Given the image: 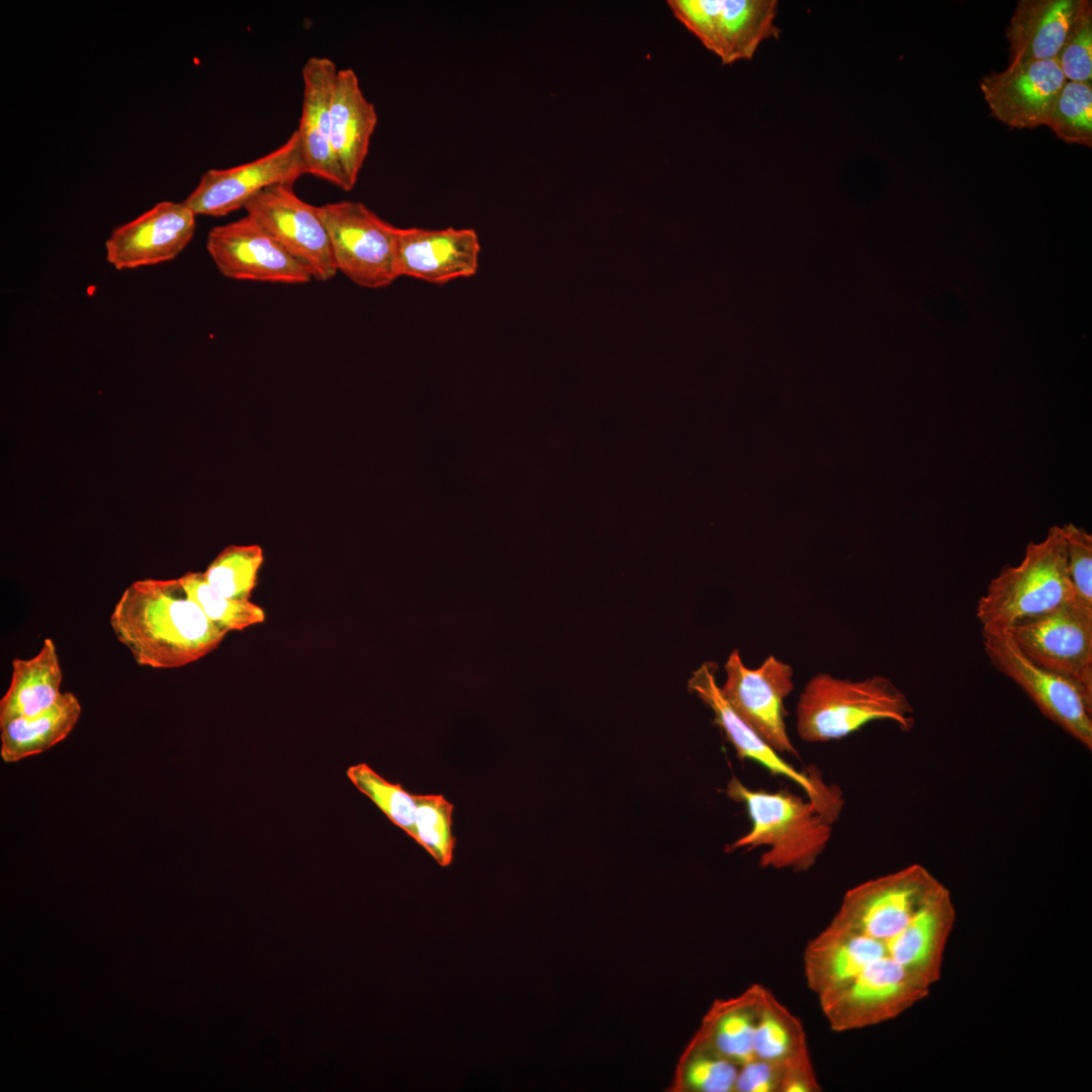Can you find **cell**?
Listing matches in <instances>:
<instances>
[{
	"instance_id": "1",
	"label": "cell",
	"mask_w": 1092,
	"mask_h": 1092,
	"mask_svg": "<svg viewBox=\"0 0 1092 1092\" xmlns=\"http://www.w3.org/2000/svg\"><path fill=\"white\" fill-rule=\"evenodd\" d=\"M956 918L949 890L918 863L849 889L803 956L830 1028L887 1022L925 999L941 978Z\"/></svg>"
},
{
	"instance_id": "2",
	"label": "cell",
	"mask_w": 1092,
	"mask_h": 1092,
	"mask_svg": "<svg viewBox=\"0 0 1092 1092\" xmlns=\"http://www.w3.org/2000/svg\"><path fill=\"white\" fill-rule=\"evenodd\" d=\"M109 624L136 664L152 668L192 663L226 635L189 598L179 578L133 581L115 604Z\"/></svg>"
},
{
	"instance_id": "3",
	"label": "cell",
	"mask_w": 1092,
	"mask_h": 1092,
	"mask_svg": "<svg viewBox=\"0 0 1092 1092\" xmlns=\"http://www.w3.org/2000/svg\"><path fill=\"white\" fill-rule=\"evenodd\" d=\"M726 794L745 806L751 822L748 832L727 851L765 847L760 868L805 872L826 849L833 822L808 798L786 790H752L736 778L728 783Z\"/></svg>"
},
{
	"instance_id": "4",
	"label": "cell",
	"mask_w": 1092,
	"mask_h": 1092,
	"mask_svg": "<svg viewBox=\"0 0 1092 1092\" xmlns=\"http://www.w3.org/2000/svg\"><path fill=\"white\" fill-rule=\"evenodd\" d=\"M796 719L799 737L819 743L847 737L874 721H890L902 731H910L915 710L886 676L851 680L819 672L800 694Z\"/></svg>"
},
{
	"instance_id": "5",
	"label": "cell",
	"mask_w": 1092,
	"mask_h": 1092,
	"mask_svg": "<svg viewBox=\"0 0 1092 1092\" xmlns=\"http://www.w3.org/2000/svg\"><path fill=\"white\" fill-rule=\"evenodd\" d=\"M1073 600L1065 537L1062 527L1055 525L1044 539L1027 544L1019 564L1004 566L989 582L976 616L983 630H1008Z\"/></svg>"
},
{
	"instance_id": "6",
	"label": "cell",
	"mask_w": 1092,
	"mask_h": 1092,
	"mask_svg": "<svg viewBox=\"0 0 1092 1092\" xmlns=\"http://www.w3.org/2000/svg\"><path fill=\"white\" fill-rule=\"evenodd\" d=\"M328 231L338 272L364 288H382L397 279L398 228L359 201L317 206Z\"/></svg>"
},
{
	"instance_id": "7",
	"label": "cell",
	"mask_w": 1092,
	"mask_h": 1092,
	"mask_svg": "<svg viewBox=\"0 0 1092 1092\" xmlns=\"http://www.w3.org/2000/svg\"><path fill=\"white\" fill-rule=\"evenodd\" d=\"M991 664L1015 682L1038 710L1088 750L1092 749V699L1071 680L1026 657L1006 630L982 629Z\"/></svg>"
},
{
	"instance_id": "8",
	"label": "cell",
	"mask_w": 1092,
	"mask_h": 1092,
	"mask_svg": "<svg viewBox=\"0 0 1092 1092\" xmlns=\"http://www.w3.org/2000/svg\"><path fill=\"white\" fill-rule=\"evenodd\" d=\"M1036 664L1075 685L1092 699V607L1073 600L1006 630Z\"/></svg>"
},
{
	"instance_id": "9",
	"label": "cell",
	"mask_w": 1092,
	"mask_h": 1092,
	"mask_svg": "<svg viewBox=\"0 0 1092 1092\" xmlns=\"http://www.w3.org/2000/svg\"><path fill=\"white\" fill-rule=\"evenodd\" d=\"M674 16L722 64L749 60L767 38L778 37L776 0H669Z\"/></svg>"
},
{
	"instance_id": "10",
	"label": "cell",
	"mask_w": 1092,
	"mask_h": 1092,
	"mask_svg": "<svg viewBox=\"0 0 1092 1092\" xmlns=\"http://www.w3.org/2000/svg\"><path fill=\"white\" fill-rule=\"evenodd\" d=\"M724 669L726 679L720 689L736 714L778 752L799 757L786 725L785 701L794 689L792 666L769 655L750 668L734 649Z\"/></svg>"
},
{
	"instance_id": "11",
	"label": "cell",
	"mask_w": 1092,
	"mask_h": 1092,
	"mask_svg": "<svg viewBox=\"0 0 1092 1092\" xmlns=\"http://www.w3.org/2000/svg\"><path fill=\"white\" fill-rule=\"evenodd\" d=\"M308 174L297 130L277 149L251 162L226 169H210L184 202L194 213L223 216L245 207L268 187L293 183Z\"/></svg>"
},
{
	"instance_id": "12",
	"label": "cell",
	"mask_w": 1092,
	"mask_h": 1092,
	"mask_svg": "<svg viewBox=\"0 0 1092 1092\" xmlns=\"http://www.w3.org/2000/svg\"><path fill=\"white\" fill-rule=\"evenodd\" d=\"M717 666L704 662L692 674L688 688L714 713L715 722L724 732L740 759L757 762L772 775L784 777L798 785L831 820L835 821L843 806L842 795L836 787L826 785L820 775L797 769L783 754L771 747L747 725L724 698L716 680Z\"/></svg>"
},
{
	"instance_id": "13",
	"label": "cell",
	"mask_w": 1092,
	"mask_h": 1092,
	"mask_svg": "<svg viewBox=\"0 0 1092 1092\" xmlns=\"http://www.w3.org/2000/svg\"><path fill=\"white\" fill-rule=\"evenodd\" d=\"M244 208L249 217L309 270L312 279L328 281L338 273L317 206L300 199L293 185L268 187Z\"/></svg>"
},
{
	"instance_id": "14",
	"label": "cell",
	"mask_w": 1092,
	"mask_h": 1092,
	"mask_svg": "<svg viewBox=\"0 0 1092 1092\" xmlns=\"http://www.w3.org/2000/svg\"><path fill=\"white\" fill-rule=\"evenodd\" d=\"M206 250L217 270L237 280L301 284L309 270L248 215L212 228Z\"/></svg>"
},
{
	"instance_id": "15",
	"label": "cell",
	"mask_w": 1092,
	"mask_h": 1092,
	"mask_svg": "<svg viewBox=\"0 0 1092 1092\" xmlns=\"http://www.w3.org/2000/svg\"><path fill=\"white\" fill-rule=\"evenodd\" d=\"M196 214L184 202L155 204L115 228L105 242L106 260L117 270L152 266L175 259L190 243Z\"/></svg>"
},
{
	"instance_id": "16",
	"label": "cell",
	"mask_w": 1092,
	"mask_h": 1092,
	"mask_svg": "<svg viewBox=\"0 0 1092 1092\" xmlns=\"http://www.w3.org/2000/svg\"><path fill=\"white\" fill-rule=\"evenodd\" d=\"M1065 79L1056 59L1008 66L982 78L980 88L992 114L1017 129L1043 125Z\"/></svg>"
},
{
	"instance_id": "17",
	"label": "cell",
	"mask_w": 1092,
	"mask_h": 1092,
	"mask_svg": "<svg viewBox=\"0 0 1092 1092\" xmlns=\"http://www.w3.org/2000/svg\"><path fill=\"white\" fill-rule=\"evenodd\" d=\"M480 243L473 229H399L398 276L445 284L473 276L478 269Z\"/></svg>"
},
{
	"instance_id": "18",
	"label": "cell",
	"mask_w": 1092,
	"mask_h": 1092,
	"mask_svg": "<svg viewBox=\"0 0 1092 1092\" xmlns=\"http://www.w3.org/2000/svg\"><path fill=\"white\" fill-rule=\"evenodd\" d=\"M329 58L311 57L301 71L303 81L299 125L308 174L350 191L331 144V103L338 73Z\"/></svg>"
},
{
	"instance_id": "19",
	"label": "cell",
	"mask_w": 1092,
	"mask_h": 1092,
	"mask_svg": "<svg viewBox=\"0 0 1092 1092\" xmlns=\"http://www.w3.org/2000/svg\"><path fill=\"white\" fill-rule=\"evenodd\" d=\"M378 115L360 86L356 72L339 69L331 103V144L350 189L367 157Z\"/></svg>"
},
{
	"instance_id": "20",
	"label": "cell",
	"mask_w": 1092,
	"mask_h": 1092,
	"mask_svg": "<svg viewBox=\"0 0 1092 1092\" xmlns=\"http://www.w3.org/2000/svg\"><path fill=\"white\" fill-rule=\"evenodd\" d=\"M1080 0H1020L1006 28L1009 66L1055 59Z\"/></svg>"
},
{
	"instance_id": "21",
	"label": "cell",
	"mask_w": 1092,
	"mask_h": 1092,
	"mask_svg": "<svg viewBox=\"0 0 1092 1092\" xmlns=\"http://www.w3.org/2000/svg\"><path fill=\"white\" fill-rule=\"evenodd\" d=\"M62 679L57 648L51 638L43 640L31 658H14L9 687L0 700V725L51 708L62 695Z\"/></svg>"
},
{
	"instance_id": "22",
	"label": "cell",
	"mask_w": 1092,
	"mask_h": 1092,
	"mask_svg": "<svg viewBox=\"0 0 1092 1092\" xmlns=\"http://www.w3.org/2000/svg\"><path fill=\"white\" fill-rule=\"evenodd\" d=\"M763 988L753 984L737 997L716 1000L694 1040L739 1066L754 1060V1033Z\"/></svg>"
},
{
	"instance_id": "23",
	"label": "cell",
	"mask_w": 1092,
	"mask_h": 1092,
	"mask_svg": "<svg viewBox=\"0 0 1092 1092\" xmlns=\"http://www.w3.org/2000/svg\"><path fill=\"white\" fill-rule=\"evenodd\" d=\"M81 712L78 698L65 692L48 710L0 725L2 759L15 762L48 750L71 733Z\"/></svg>"
},
{
	"instance_id": "24",
	"label": "cell",
	"mask_w": 1092,
	"mask_h": 1092,
	"mask_svg": "<svg viewBox=\"0 0 1092 1092\" xmlns=\"http://www.w3.org/2000/svg\"><path fill=\"white\" fill-rule=\"evenodd\" d=\"M805 1050L802 1022L764 987L754 1033L755 1059L784 1064Z\"/></svg>"
},
{
	"instance_id": "25",
	"label": "cell",
	"mask_w": 1092,
	"mask_h": 1092,
	"mask_svg": "<svg viewBox=\"0 0 1092 1092\" xmlns=\"http://www.w3.org/2000/svg\"><path fill=\"white\" fill-rule=\"evenodd\" d=\"M263 560L259 545H230L211 561L203 576L218 594L234 600H250Z\"/></svg>"
},
{
	"instance_id": "26",
	"label": "cell",
	"mask_w": 1092,
	"mask_h": 1092,
	"mask_svg": "<svg viewBox=\"0 0 1092 1092\" xmlns=\"http://www.w3.org/2000/svg\"><path fill=\"white\" fill-rule=\"evenodd\" d=\"M179 580L185 592L224 632L242 631L265 621L264 610L250 600L226 598L209 586L203 573L187 572Z\"/></svg>"
},
{
	"instance_id": "27",
	"label": "cell",
	"mask_w": 1092,
	"mask_h": 1092,
	"mask_svg": "<svg viewBox=\"0 0 1092 1092\" xmlns=\"http://www.w3.org/2000/svg\"><path fill=\"white\" fill-rule=\"evenodd\" d=\"M1068 144L1092 147V84L1066 81L1044 124Z\"/></svg>"
},
{
	"instance_id": "28",
	"label": "cell",
	"mask_w": 1092,
	"mask_h": 1092,
	"mask_svg": "<svg viewBox=\"0 0 1092 1092\" xmlns=\"http://www.w3.org/2000/svg\"><path fill=\"white\" fill-rule=\"evenodd\" d=\"M739 1067L693 1039L680 1063L678 1088L696 1092H733Z\"/></svg>"
},
{
	"instance_id": "29",
	"label": "cell",
	"mask_w": 1092,
	"mask_h": 1092,
	"mask_svg": "<svg viewBox=\"0 0 1092 1092\" xmlns=\"http://www.w3.org/2000/svg\"><path fill=\"white\" fill-rule=\"evenodd\" d=\"M416 841L442 867L453 859V805L441 795H415Z\"/></svg>"
},
{
	"instance_id": "30",
	"label": "cell",
	"mask_w": 1092,
	"mask_h": 1092,
	"mask_svg": "<svg viewBox=\"0 0 1092 1092\" xmlns=\"http://www.w3.org/2000/svg\"><path fill=\"white\" fill-rule=\"evenodd\" d=\"M347 776L356 788L369 797L393 822L416 840L415 795L400 785L391 784L365 763L351 766Z\"/></svg>"
},
{
	"instance_id": "31",
	"label": "cell",
	"mask_w": 1092,
	"mask_h": 1092,
	"mask_svg": "<svg viewBox=\"0 0 1092 1092\" xmlns=\"http://www.w3.org/2000/svg\"><path fill=\"white\" fill-rule=\"evenodd\" d=\"M1067 81L1092 84V2L1080 0L1055 58Z\"/></svg>"
},
{
	"instance_id": "32",
	"label": "cell",
	"mask_w": 1092,
	"mask_h": 1092,
	"mask_svg": "<svg viewBox=\"0 0 1092 1092\" xmlns=\"http://www.w3.org/2000/svg\"><path fill=\"white\" fill-rule=\"evenodd\" d=\"M1062 527L1069 577L1075 597L1092 607V535L1074 524Z\"/></svg>"
},
{
	"instance_id": "33",
	"label": "cell",
	"mask_w": 1092,
	"mask_h": 1092,
	"mask_svg": "<svg viewBox=\"0 0 1092 1092\" xmlns=\"http://www.w3.org/2000/svg\"><path fill=\"white\" fill-rule=\"evenodd\" d=\"M784 1064L754 1059L739 1067L736 1092H780Z\"/></svg>"
},
{
	"instance_id": "34",
	"label": "cell",
	"mask_w": 1092,
	"mask_h": 1092,
	"mask_svg": "<svg viewBox=\"0 0 1092 1092\" xmlns=\"http://www.w3.org/2000/svg\"><path fill=\"white\" fill-rule=\"evenodd\" d=\"M817 1081L809 1050L784 1063L780 1092H818Z\"/></svg>"
}]
</instances>
